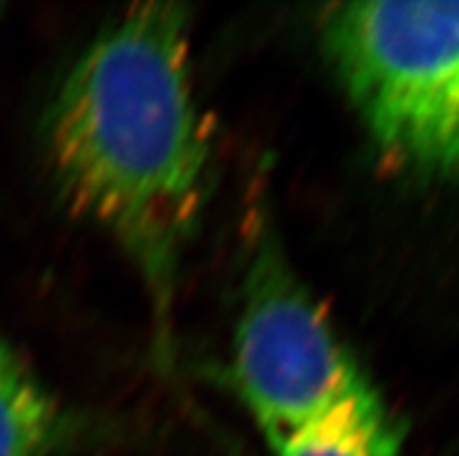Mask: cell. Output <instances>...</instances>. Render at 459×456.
I'll return each mask as SVG.
<instances>
[{
    "mask_svg": "<svg viewBox=\"0 0 459 456\" xmlns=\"http://www.w3.org/2000/svg\"><path fill=\"white\" fill-rule=\"evenodd\" d=\"M189 30L192 10L182 3L128 7L70 68L45 126L61 196L131 261L166 364L173 361L182 261L210 189Z\"/></svg>",
    "mask_w": 459,
    "mask_h": 456,
    "instance_id": "cell-1",
    "label": "cell"
},
{
    "mask_svg": "<svg viewBox=\"0 0 459 456\" xmlns=\"http://www.w3.org/2000/svg\"><path fill=\"white\" fill-rule=\"evenodd\" d=\"M320 40L380 154L459 177V0L341 3Z\"/></svg>",
    "mask_w": 459,
    "mask_h": 456,
    "instance_id": "cell-2",
    "label": "cell"
},
{
    "mask_svg": "<svg viewBox=\"0 0 459 456\" xmlns=\"http://www.w3.org/2000/svg\"><path fill=\"white\" fill-rule=\"evenodd\" d=\"M247 243L231 382L271 443L373 382L291 266L268 202L256 205Z\"/></svg>",
    "mask_w": 459,
    "mask_h": 456,
    "instance_id": "cell-3",
    "label": "cell"
},
{
    "mask_svg": "<svg viewBox=\"0 0 459 456\" xmlns=\"http://www.w3.org/2000/svg\"><path fill=\"white\" fill-rule=\"evenodd\" d=\"M82 424L0 335V456H58Z\"/></svg>",
    "mask_w": 459,
    "mask_h": 456,
    "instance_id": "cell-4",
    "label": "cell"
},
{
    "mask_svg": "<svg viewBox=\"0 0 459 456\" xmlns=\"http://www.w3.org/2000/svg\"><path fill=\"white\" fill-rule=\"evenodd\" d=\"M403 435L396 415L373 387L271 440L268 447L273 456H402Z\"/></svg>",
    "mask_w": 459,
    "mask_h": 456,
    "instance_id": "cell-5",
    "label": "cell"
}]
</instances>
